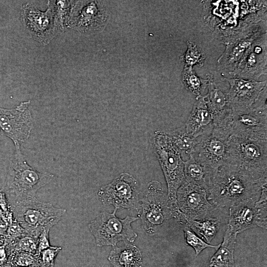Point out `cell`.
<instances>
[{
  "mask_svg": "<svg viewBox=\"0 0 267 267\" xmlns=\"http://www.w3.org/2000/svg\"><path fill=\"white\" fill-rule=\"evenodd\" d=\"M267 199L259 198L229 207L226 230L237 234L254 227L267 228Z\"/></svg>",
  "mask_w": 267,
  "mask_h": 267,
  "instance_id": "13",
  "label": "cell"
},
{
  "mask_svg": "<svg viewBox=\"0 0 267 267\" xmlns=\"http://www.w3.org/2000/svg\"><path fill=\"white\" fill-rule=\"evenodd\" d=\"M108 259L113 267H141L142 265L140 250L125 242L121 247L114 246Z\"/></svg>",
  "mask_w": 267,
  "mask_h": 267,
  "instance_id": "20",
  "label": "cell"
},
{
  "mask_svg": "<svg viewBox=\"0 0 267 267\" xmlns=\"http://www.w3.org/2000/svg\"><path fill=\"white\" fill-rule=\"evenodd\" d=\"M9 256L13 252L22 251L38 256V238L26 235L7 243Z\"/></svg>",
  "mask_w": 267,
  "mask_h": 267,
  "instance_id": "25",
  "label": "cell"
},
{
  "mask_svg": "<svg viewBox=\"0 0 267 267\" xmlns=\"http://www.w3.org/2000/svg\"><path fill=\"white\" fill-rule=\"evenodd\" d=\"M227 153L225 164L237 167L255 179L267 180V141L231 135Z\"/></svg>",
  "mask_w": 267,
  "mask_h": 267,
  "instance_id": "3",
  "label": "cell"
},
{
  "mask_svg": "<svg viewBox=\"0 0 267 267\" xmlns=\"http://www.w3.org/2000/svg\"><path fill=\"white\" fill-rule=\"evenodd\" d=\"M10 264V263H9L5 266H0V267H9Z\"/></svg>",
  "mask_w": 267,
  "mask_h": 267,
  "instance_id": "36",
  "label": "cell"
},
{
  "mask_svg": "<svg viewBox=\"0 0 267 267\" xmlns=\"http://www.w3.org/2000/svg\"><path fill=\"white\" fill-rule=\"evenodd\" d=\"M152 143L166 180L169 201L174 211L177 212L179 209L177 203V192L185 180L184 161L166 133L155 132Z\"/></svg>",
  "mask_w": 267,
  "mask_h": 267,
  "instance_id": "4",
  "label": "cell"
},
{
  "mask_svg": "<svg viewBox=\"0 0 267 267\" xmlns=\"http://www.w3.org/2000/svg\"><path fill=\"white\" fill-rule=\"evenodd\" d=\"M267 73V34L263 33L247 50L236 68L234 77L256 80Z\"/></svg>",
  "mask_w": 267,
  "mask_h": 267,
  "instance_id": "15",
  "label": "cell"
},
{
  "mask_svg": "<svg viewBox=\"0 0 267 267\" xmlns=\"http://www.w3.org/2000/svg\"><path fill=\"white\" fill-rule=\"evenodd\" d=\"M9 267H14L11 264H10Z\"/></svg>",
  "mask_w": 267,
  "mask_h": 267,
  "instance_id": "37",
  "label": "cell"
},
{
  "mask_svg": "<svg viewBox=\"0 0 267 267\" xmlns=\"http://www.w3.org/2000/svg\"><path fill=\"white\" fill-rule=\"evenodd\" d=\"M182 81L186 89L197 97L202 95L207 88L208 80L200 78L192 67L185 66L182 71Z\"/></svg>",
  "mask_w": 267,
  "mask_h": 267,
  "instance_id": "24",
  "label": "cell"
},
{
  "mask_svg": "<svg viewBox=\"0 0 267 267\" xmlns=\"http://www.w3.org/2000/svg\"><path fill=\"white\" fill-rule=\"evenodd\" d=\"M237 234L225 230L217 251L204 267H235L234 252Z\"/></svg>",
  "mask_w": 267,
  "mask_h": 267,
  "instance_id": "21",
  "label": "cell"
},
{
  "mask_svg": "<svg viewBox=\"0 0 267 267\" xmlns=\"http://www.w3.org/2000/svg\"><path fill=\"white\" fill-rule=\"evenodd\" d=\"M0 219H1L2 221H3L5 223H6L8 225L9 224V220L5 214V213L3 212V211L2 210L1 208L0 207Z\"/></svg>",
  "mask_w": 267,
  "mask_h": 267,
  "instance_id": "34",
  "label": "cell"
},
{
  "mask_svg": "<svg viewBox=\"0 0 267 267\" xmlns=\"http://www.w3.org/2000/svg\"><path fill=\"white\" fill-rule=\"evenodd\" d=\"M26 235H29L25 229L13 218L8 225L7 235L5 237L6 241L9 243Z\"/></svg>",
  "mask_w": 267,
  "mask_h": 267,
  "instance_id": "30",
  "label": "cell"
},
{
  "mask_svg": "<svg viewBox=\"0 0 267 267\" xmlns=\"http://www.w3.org/2000/svg\"><path fill=\"white\" fill-rule=\"evenodd\" d=\"M50 227L44 228L38 237V255L41 251L50 246L49 232Z\"/></svg>",
  "mask_w": 267,
  "mask_h": 267,
  "instance_id": "32",
  "label": "cell"
},
{
  "mask_svg": "<svg viewBox=\"0 0 267 267\" xmlns=\"http://www.w3.org/2000/svg\"><path fill=\"white\" fill-rule=\"evenodd\" d=\"M216 172L197 162L192 154L184 161L185 180L198 185L207 191L212 185Z\"/></svg>",
  "mask_w": 267,
  "mask_h": 267,
  "instance_id": "19",
  "label": "cell"
},
{
  "mask_svg": "<svg viewBox=\"0 0 267 267\" xmlns=\"http://www.w3.org/2000/svg\"><path fill=\"white\" fill-rule=\"evenodd\" d=\"M141 216L144 228L154 234L175 213L160 182L152 180L147 185L142 199Z\"/></svg>",
  "mask_w": 267,
  "mask_h": 267,
  "instance_id": "7",
  "label": "cell"
},
{
  "mask_svg": "<svg viewBox=\"0 0 267 267\" xmlns=\"http://www.w3.org/2000/svg\"><path fill=\"white\" fill-rule=\"evenodd\" d=\"M207 93L204 95L214 127L229 132L232 122V110L228 96V89L210 76L207 77Z\"/></svg>",
  "mask_w": 267,
  "mask_h": 267,
  "instance_id": "14",
  "label": "cell"
},
{
  "mask_svg": "<svg viewBox=\"0 0 267 267\" xmlns=\"http://www.w3.org/2000/svg\"><path fill=\"white\" fill-rule=\"evenodd\" d=\"M13 217L29 235L38 238L45 227L57 224L66 210L43 202L36 197L24 200L11 207Z\"/></svg>",
  "mask_w": 267,
  "mask_h": 267,
  "instance_id": "5",
  "label": "cell"
},
{
  "mask_svg": "<svg viewBox=\"0 0 267 267\" xmlns=\"http://www.w3.org/2000/svg\"><path fill=\"white\" fill-rule=\"evenodd\" d=\"M267 182V180L255 179L237 167L225 164L218 169L207 191L208 199L218 207L256 202Z\"/></svg>",
  "mask_w": 267,
  "mask_h": 267,
  "instance_id": "1",
  "label": "cell"
},
{
  "mask_svg": "<svg viewBox=\"0 0 267 267\" xmlns=\"http://www.w3.org/2000/svg\"><path fill=\"white\" fill-rule=\"evenodd\" d=\"M263 34L255 31L243 35L226 44L225 50L218 60L219 68L233 71L253 43Z\"/></svg>",
  "mask_w": 267,
  "mask_h": 267,
  "instance_id": "17",
  "label": "cell"
},
{
  "mask_svg": "<svg viewBox=\"0 0 267 267\" xmlns=\"http://www.w3.org/2000/svg\"><path fill=\"white\" fill-rule=\"evenodd\" d=\"M54 175L39 172L30 166L22 154L20 147H15L8 168L6 183L2 188L10 208L24 200L36 197L38 190L49 183Z\"/></svg>",
  "mask_w": 267,
  "mask_h": 267,
  "instance_id": "2",
  "label": "cell"
},
{
  "mask_svg": "<svg viewBox=\"0 0 267 267\" xmlns=\"http://www.w3.org/2000/svg\"><path fill=\"white\" fill-rule=\"evenodd\" d=\"M231 135L226 131L214 127L211 132L196 138L192 154L201 164L217 172L227 158V140Z\"/></svg>",
  "mask_w": 267,
  "mask_h": 267,
  "instance_id": "9",
  "label": "cell"
},
{
  "mask_svg": "<svg viewBox=\"0 0 267 267\" xmlns=\"http://www.w3.org/2000/svg\"><path fill=\"white\" fill-rule=\"evenodd\" d=\"M186 132L197 138L212 131L214 125L204 95L197 96L184 126Z\"/></svg>",
  "mask_w": 267,
  "mask_h": 267,
  "instance_id": "18",
  "label": "cell"
},
{
  "mask_svg": "<svg viewBox=\"0 0 267 267\" xmlns=\"http://www.w3.org/2000/svg\"><path fill=\"white\" fill-rule=\"evenodd\" d=\"M116 210L115 209L112 213L105 211L100 213L89 224L99 247L115 246L118 241L125 239L133 242L137 237L131 223L139 218L127 216L125 219H121L116 217Z\"/></svg>",
  "mask_w": 267,
  "mask_h": 267,
  "instance_id": "6",
  "label": "cell"
},
{
  "mask_svg": "<svg viewBox=\"0 0 267 267\" xmlns=\"http://www.w3.org/2000/svg\"><path fill=\"white\" fill-rule=\"evenodd\" d=\"M42 267L40 265H32L31 266H27V267Z\"/></svg>",
  "mask_w": 267,
  "mask_h": 267,
  "instance_id": "35",
  "label": "cell"
},
{
  "mask_svg": "<svg viewBox=\"0 0 267 267\" xmlns=\"http://www.w3.org/2000/svg\"><path fill=\"white\" fill-rule=\"evenodd\" d=\"M0 207L7 216L9 224L13 220V217L8 199L2 188L0 189Z\"/></svg>",
  "mask_w": 267,
  "mask_h": 267,
  "instance_id": "31",
  "label": "cell"
},
{
  "mask_svg": "<svg viewBox=\"0 0 267 267\" xmlns=\"http://www.w3.org/2000/svg\"><path fill=\"white\" fill-rule=\"evenodd\" d=\"M9 254L7 247V242L4 238L0 241V266L9 263Z\"/></svg>",
  "mask_w": 267,
  "mask_h": 267,
  "instance_id": "33",
  "label": "cell"
},
{
  "mask_svg": "<svg viewBox=\"0 0 267 267\" xmlns=\"http://www.w3.org/2000/svg\"><path fill=\"white\" fill-rule=\"evenodd\" d=\"M166 133L181 158H189L193 153L196 144V138L193 137L186 132L184 126Z\"/></svg>",
  "mask_w": 267,
  "mask_h": 267,
  "instance_id": "22",
  "label": "cell"
},
{
  "mask_svg": "<svg viewBox=\"0 0 267 267\" xmlns=\"http://www.w3.org/2000/svg\"><path fill=\"white\" fill-rule=\"evenodd\" d=\"M176 197L178 209L186 220L205 218L218 208L208 200L205 189L185 180L178 188Z\"/></svg>",
  "mask_w": 267,
  "mask_h": 267,
  "instance_id": "11",
  "label": "cell"
},
{
  "mask_svg": "<svg viewBox=\"0 0 267 267\" xmlns=\"http://www.w3.org/2000/svg\"><path fill=\"white\" fill-rule=\"evenodd\" d=\"M186 220V223L199 233L205 241L210 244L218 232L221 221L217 218L209 216L202 219Z\"/></svg>",
  "mask_w": 267,
  "mask_h": 267,
  "instance_id": "23",
  "label": "cell"
},
{
  "mask_svg": "<svg viewBox=\"0 0 267 267\" xmlns=\"http://www.w3.org/2000/svg\"><path fill=\"white\" fill-rule=\"evenodd\" d=\"M187 48L185 52L180 56L186 66L194 65L202 66L205 56L202 50L191 41L187 42Z\"/></svg>",
  "mask_w": 267,
  "mask_h": 267,
  "instance_id": "27",
  "label": "cell"
},
{
  "mask_svg": "<svg viewBox=\"0 0 267 267\" xmlns=\"http://www.w3.org/2000/svg\"><path fill=\"white\" fill-rule=\"evenodd\" d=\"M231 135L257 141H267V105L232 112Z\"/></svg>",
  "mask_w": 267,
  "mask_h": 267,
  "instance_id": "10",
  "label": "cell"
},
{
  "mask_svg": "<svg viewBox=\"0 0 267 267\" xmlns=\"http://www.w3.org/2000/svg\"><path fill=\"white\" fill-rule=\"evenodd\" d=\"M229 84L228 96L232 112L251 107L267 88V81H257L241 78H224Z\"/></svg>",
  "mask_w": 267,
  "mask_h": 267,
  "instance_id": "16",
  "label": "cell"
},
{
  "mask_svg": "<svg viewBox=\"0 0 267 267\" xmlns=\"http://www.w3.org/2000/svg\"><path fill=\"white\" fill-rule=\"evenodd\" d=\"M98 196L104 205H113L115 209L139 208V184L131 175L123 173L109 184L101 187Z\"/></svg>",
  "mask_w": 267,
  "mask_h": 267,
  "instance_id": "8",
  "label": "cell"
},
{
  "mask_svg": "<svg viewBox=\"0 0 267 267\" xmlns=\"http://www.w3.org/2000/svg\"><path fill=\"white\" fill-rule=\"evenodd\" d=\"M62 250L61 247L52 246L42 250L38 254V260L42 267H53L56 257Z\"/></svg>",
  "mask_w": 267,
  "mask_h": 267,
  "instance_id": "29",
  "label": "cell"
},
{
  "mask_svg": "<svg viewBox=\"0 0 267 267\" xmlns=\"http://www.w3.org/2000/svg\"><path fill=\"white\" fill-rule=\"evenodd\" d=\"M9 262L14 267L40 265L37 255L22 251L12 252L9 256Z\"/></svg>",
  "mask_w": 267,
  "mask_h": 267,
  "instance_id": "28",
  "label": "cell"
},
{
  "mask_svg": "<svg viewBox=\"0 0 267 267\" xmlns=\"http://www.w3.org/2000/svg\"><path fill=\"white\" fill-rule=\"evenodd\" d=\"M30 101L22 102L12 109L0 107V130L1 134L10 138L15 147L30 136L33 128V120L28 109Z\"/></svg>",
  "mask_w": 267,
  "mask_h": 267,
  "instance_id": "12",
  "label": "cell"
},
{
  "mask_svg": "<svg viewBox=\"0 0 267 267\" xmlns=\"http://www.w3.org/2000/svg\"><path fill=\"white\" fill-rule=\"evenodd\" d=\"M180 224L183 230L186 243L194 249L197 256L206 248L218 249L219 247L220 244L213 245L207 243L201 237H199L187 223L183 222Z\"/></svg>",
  "mask_w": 267,
  "mask_h": 267,
  "instance_id": "26",
  "label": "cell"
}]
</instances>
